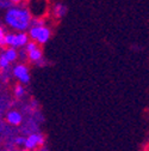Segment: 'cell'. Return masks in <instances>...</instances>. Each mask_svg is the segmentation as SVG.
<instances>
[{
	"instance_id": "cell-7",
	"label": "cell",
	"mask_w": 149,
	"mask_h": 151,
	"mask_svg": "<svg viewBox=\"0 0 149 151\" xmlns=\"http://www.w3.org/2000/svg\"><path fill=\"white\" fill-rule=\"evenodd\" d=\"M28 54V59L31 63H36L37 65H42V60H43V52L41 50V48H36L35 50L26 53Z\"/></svg>"
},
{
	"instance_id": "cell-15",
	"label": "cell",
	"mask_w": 149,
	"mask_h": 151,
	"mask_svg": "<svg viewBox=\"0 0 149 151\" xmlns=\"http://www.w3.org/2000/svg\"><path fill=\"white\" fill-rule=\"evenodd\" d=\"M24 143H25V138H23V137H19L16 139V144H18V145H24Z\"/></svg>"
},
{
	"instance_id": "cell-14",
	"label": "cell",
	"mask_w": 149,
	"mask_h": 151,
	"mask_svg": "<svg viewBox=\"0 0 149 151\" xmlns=\"http://www.w3.org/2000/svg\"><path fill=\"white\" fill-rule=\"evenodd\" d=\"M5 37H6V34H5V30L0 27V47H5L6 43H5Z\"/></svg>"
},
{
	"instance_id": "cell-11",
	"label": "cell",
	"mask_w": 149,
	"mask_h": 151,
	"mask_svg": "<svg viewBox=\"0 0 149 151\" xmlns=\"http://www.w3.org/2000/svg\"><path fill=\"white\" fill-rule=\"evenodd\" d=\"M14 95H16V97H18V99L23 97V96L25 95V89H24V86H23V85H17L16 89H14Z\"/></svg>"
},
{
	"instance_id": "cell-1",
	"label": "cell",
	"mask_w": 149,
	"mask_h": 151,
	"mask_svg": "<svg viewBox=\"0 0 149 151\" xmlns=\"http://www.w3.org/2000/svg\"><path fill=\"white\" fill-rule=\"evenodd\" d=\"M31 21L32 17L29 10L25 7H10L5 14L6 24L12 29L18 30L19 32H24L25 30H28L31 27Z\"/></svg>"
},
{
	"instance_id": "cell-13",
	"label": "cell",
	"mask_w": 149,
	"mask_h": 151,
	"mask_svg": "<svg viewBox=\"0 0 149 151\" xmlns=\"http://www.w3.org/2000/svg\"><path fill=\"white\" fill-rule=\"evenodd\" d=\"M9 66H10V61L5 58L4 54H1L0 55V67L1 68H7Z\"/></svg>"
},
{
	"instance_id": "cell-10",
	"label": "cell",
	"mask_w": 149,
	"mask_h": 151,
	"mask_svg": "<svg viewBox=\"0 0 149 151\" xmlns=\"http://www.w3.org/2000/svg\"><path fill=\"white\" fill-rule=\"evenodd\" d=\"M3 54L5 55V58L10 61V64L13 63V61H16L17 58H18V52H17V49H14V48H7Z\"/></svg>"
},
{
	"instance_id": "cell-12",
	"label": "cell",
	"mask_w": 149,
	"mask_h": 151,
	"mask_svg": "<svg viewBox=\"0 0 149 151\" xmlns=\"http://www.w3.org/2000/svg\"><path fill=\"white\" fill-rule=\"evenodd\" d=\"M36 48H38V45H37L36 42H33V41H29V42L26 43V46H25V50H26V53H30V52L35 50Z\"/></svg>"
},
{
	"instance_id": "cell-4",
	"label": "cell",
	"mask_w": 149,
	"mask_h": 151,
	"mask_svg": "<svg viewBox=\"0 0 149 151\" xmlns=\"http://www.w3.org/2000/svg\"><path fill=\"white\" fill-rule=\"evenodd\" d=\"M13 74L14 77L19 79L23 84H28L30 82V73H29V68L21 64V65H17L14 68H13Z\"/></svg>"
},
{
	"instance_id": "cell-16",
	"label": "cell",
	"mask_w": 149,
	"mask_h": 151,
	"mask_svg": "<svg viewBox=\"0 0 149 151\" xmlns=\"http://www.w3.org/2000/svg\"><path fill=\"white\" fill-rule=\"evenodd\" d=\"M10 1L13 4H22V3H25L26 0H10Z\"/></svg>"
},
{
	"instance_id": "cell-6",
	"label": "cell",
	"mask_w": 149,
	"mask_h": 151,
	"mask_svg": "<svg viewBox=\"0 0 149 151\" xmlns=\"http://www.w3.org/2000/svg\"><path fill=\"white\" fill-rule=\"evenodd\" d=\"M29 42V36L26 32H17L13 34V41L11 48H19V47H25L26 43Z\"/></svg>"
},
{
	"instance_id": "cell-8",
	"label": "cell",
	"mask_w": 149,
	"mask_h": 151,
	"mask_svg": "<svg viewBox=\"0 0 149 151\" xmlns=\"http://www.w3.org/2000/svg\"><path fill=\"white\" fill-rule=\"evenodd\" d=\"M67 11H68L67 6L63 5V4H61V3L54 5V7H53V14L56 17V18H62V17H65L66 13H67Z\"/></svg>"
},
{
	"instance_id": "cell-9",
	"label": "cell",
	"mask_w": 149,
	"mask_h": 151,
	"mask_svg": "<svg viewBox=\"0 0 149 151\" xmlns=\"http://www.w3.org/2000/svg\"><path fill=\"white\" fill-rule=\"evenodd\" d=\"M6 119H7V121H9L11 125H14V126L19 125V124L22 122V115H21V113H18V111H16V110L10 111L9 114H7V116H6Z\"/></svg>"
},
{
	"instance_id": "cell-2",
	"label": "cell",
	"mask_w": 149,
	"mask_h": 151,
	"mask_svg": "<svg viewBox=\"0 0 149 151\" xmlns=\"http://www.w3.org/2000/svg\"><path fill=\"white\" fill-rule=\"evenodd\" d=\"M50 29L44 25H31L29 28L28 36L37 45H44L50 39Z\"/></svg>"
},
{
	"instance_id": "cell-3",
	"label": "cell",
	"mask_w": 149,
	"mask_h": 151,
	"mask_svg": "<svg viewBox=\"0 0 149 151\" xmlns=\"http://www.w3.org/2000/svg\"><path fill=\"white\" fill-rule=\"evenodd\" d=\"M30 7L28 9L31 17H35V19H41L42 14H44L47 10V1L45 0H30Z\"/></svg>"
},
{
	"instance_id": "cell-5",
	"label": "cell",
	"mask_w": 149,
	"mask_h": 151,
	"mask_svg": "<svg viewBox=\"0 0 149 151\" xmlns=\"http://www.w3.org/2000/svg\"><path fill=\"white\" fill-rule=\"evenodd\" d=\"M44 144V137L42 134H31L26 139H25V143H24V146L28 149V150H33L35 147L37 146H41Z\"/></svg>"
}]
</instances>
